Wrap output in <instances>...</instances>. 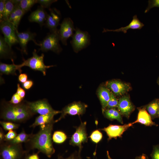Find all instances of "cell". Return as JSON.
<instances>
[{"mask_svg": "<svg viewBox=\"0 0 159 159\" xmlns=\"http://www.w3.org/2000/svg\"><path fill=\"white\" fill-rule=\"evenodd\" d=\"M87 159H91V158L90 157H87Z\"/></svg>", "mask_w": 159, "mask_h": 159, "instance_id": "obj_48", "label": "cell"}, {"mask_svg": "<svg viewBox=\"0 0 159 159\" xmlns=\"http://www.w3.org/2000/svg\"><path fill=\"white\" fill-rule=\"evenodd\" d=\"M110 90L104 86H100L98 89L97 94L102 105V112L106 109L111 95Z\"/></svg>", "mask_w": 159, "mask_h": 159, "instance_id": "obj_20", "label": "cell"}, {"mask_svg": "<svg viewBox=\"0 0 159 159\" xmlns=\"http://www.w3.org/2000/svg\"><path fill=\"white\" fill-rule=\"evenodd\" d=\"M38 152L37 153H33L32 154H29L27 155L25 157V159H39L38 154Z\"/></svg>", "mask_w": 159, "mask_h": 159, "instance_id": "obj_45", "label": "cell"}, {"mask_svg": "<svg viewBox=\"0 0 159 159\" xmlns=\"http://www.w3.org/2000/svg\"><path fill=\"white\" fill-rule=\"evenodd\" d=\"M75 31L71 43L74 52L77 53L89 45L90 36L87 32L83 31L77 27Z\"/></svg>", "mask_w": 159, "mask_h": 159, "instance_id": "obj_6", "label": "cell"}, {"mask_svg": "<svg viewBox=\"0 0 159 159\" xmlns=\"http://www.w3.org/2000/svg\"><path fill=\"white\" fill-rule=\"evenodd\" d=\"M75 30L73 22L71 19L64 18L60 24V28L58 30L60 40L63 44L67 45V40L70 37H72Z\"/></svg>", "mask_w": 159, "mask_h": 159, "instance_id": "obj_10", "label": "cell"}, {"mask_svg": "<svg viewBox=\"0 0 159 159\" xmlns=\"http://www.w3.org/2000/svg\"><path fill=\"white\" fill-rule=\"evenodd\" d=\"M23 100L16 92L13 95L10 100L9 102L11 104L16 105L21 103Z\"/></svg>", "mask_w": 159, "mask_h": 159, "instance_id": "obj_38", "label": "cell"}, {"mask_svg": "<svg viewBox=\"0 0 159 159\" xmlns=\"http://www.w3.org/2000/svg\"><path fill=\"white\" fill-rule=\"evenodd\" d=\"M0 123L4 130L9 131L16 129L20 125L19 124L10 121H0Z\"/></svg>", "mask_w": 159, "mask_h": 159, "instance_id": "obj_31", "label": "cell"}, {"mask_svg": "<svg viewBox=\"0 0 159 159\" xmlns=\"http://www.w3.org/2000/svg\"><path fill=\"white\" fill-rule=\"evenodd\" d=\"M87 106L80 102H74L65 107L61 111V115L59 118L55 120L57 122L64 118L67 115H77L79 116L84 114Z\"/></svg>", "mask_w": 159, "mask_h": 159, "instance_id": "obj_9", "label": "cell"}, {"mask_svg": "<svg viewBox=\"0 0 159 159\" xmlns=\"http://www.w3.org/2000/svg\"><path fill=\"white\" fill-rule=\"evenodd\" d=\"M20 0H6L3 18L2 20H8L9 18L14 10L16 4Z\"/></svg>", "mask_w": 159, "mask_h": 159, "instance_id": "obj_27", "label": "cell"}, {"mask_svg": "<svg viewBox=\"0 0 159 159\" xmlns=\"http://www.w3.org/2000/svg\"><path fill=\"white\" fill-rule=\"evenodd\" d=\"M60 40L58 33L57 31L50 32L49 33L42 41L38 43L37 45L40 47L39 51L41 50L43 52L49 51L59 54L62 50L59 43Z\"/></svg>", "mask_w": 159, "mask_h": 159, "instance_id": "obj_4", "label": "cell"}, {"mask_svg": "<svg viewBox=\"0 0 159 159\" xmlns=\"http://www.w3.org/2000/svg\"><path fill=\"white\" fill-rule=\"evenodd\" d=\"M35 114L29 108L26 100H23L16 105L11 104L4 100L1 102L0 118L4 121L22 123Z\"/></svg>", "mask_w": 159, "mask_h": 159, "instance_id": "obj_1", "label": "cell"}, {"mask_svg": "<svg viewBox=\"0 0 159 159\" xmlns=\"http://www.w3.org/2000/svg\"><path fill=\"white\" fill-rule=\"evenodd\" d=\"M105 117L108 119L112 120H116L121 124H123L121 115L115 108L106 109L102 112Z\"/></svg>", "mask_w": 159, "mask_h": 159, "instance_id": "obj_26", "label": "cell"}, {"mask_svg": "<svg viewBox=\"0 0 159 159\" xmlns=\"http://www.w3.org/2000/svg\"><path fill=\"white\" fill-rule=\"evenodd\" d=\"M1 159H21L26 153L21 144H12L4 142L0 143Z\"/></svg>", "mask_w": 159, "mask_h": 159, "instance_id": "obj_3", "label": "cell"}, {"mask_svg": "<svg viewBox=\"0 0 159 159\" xmlns=\"http://www.w3.org/2000/svg\"><path fill=\"white\" fill-rule=\"evenodd\" d=\"M158 118H159V111L158 113Z\"/></svg>", "mask_w": 159, "mask_h": 159, "instance_id": "obj_49", "label": "cell"}, {"mask_svg": "<svg viewBox=\"0 0 159 159\" xmlns=\"http://www.w3.org/2000/svg\"><path fill=\"white\" fill-rule=\"evenodd\" d=\"M118 103L119 100L116 97V96L111 92V97L106 109L117 108Z\"/></svg>", "mask_w": 159, "mask_h": 159, "instance_id": "obj_33", "label": "cell"}, {"mask_svg": "<svg viewBox=\"0 0 159 159\" xmlns=\"http://www.w3.org/2000/svg\"><path fill=\"white\" fill-rule=\"evenodd\" d=\"M34 82L33 81L31 80L26 81L25 82L22 84V86L24 89L28 90L30 89L33 86Z\"/></svg>", "mask_w": 159, "mask_h": 159, "instance_id": "obj_40", "label": "cell"}, {"mask_svg": "<svg viewBox=\"0 0 159 159\" xmlns=\"http://www.w3.org/2000/svg\"><path fill=\"white\" fill-rule=\"evenodd\" d=\"M154 7H159V0H149L148 6L145 10V13H146Z\"/></svg>", "mask_w": 159, "mask_h": 159, "instance_id": "obj_37", "label": "cell"}, {"mask_svg": "<svg viewBox=\"0 0 159 159\" xmlns=\"http://www.w3.org/2000/svg\"><path fill=\"white\" fill-rule=\"evenodd\" d=\"M82 150V149H79L78 151H75L66 158H64L61 155H58L57 159H82L81 155Z\"/></svg>", "mask_w": 159, "mask_h": 159, "instance_id": "obj_34", "label": "cell"}, {"mask_svg": "<svg viewBox=\"0 0 159 159\" xmlns=\"http://www.w3.org/2000/svg\"><path fill=\"white\" fill-rule=\"evenodd\" d=\"M145 107L151 116L152 119L158 118L159 99L153 100L147 105Z\"/></svg>", "mask_w": 159, "mask_h": 159, "instance_id": "obj_25", "label": "cell"}, {"mask_svg": "<svg viewBox=\"0 0 159 159\" xmlns=\"http://www.w3.org/2000/svg\"><path fill=\"white\" fill-rule=\"evenodd\" d=\"M6 1V0L0 1V21L2 20L3 18Z\"/></svg>", "mask_w": 159, "mask_h": 159, "instance_id": "obj_41", "label": "cell"}, {"mask_svg": "<svg viewBox=\"0 0 159 159\" xmlns=\"http://www.w3.org/2000/svg\"><path fill=\"white\" fill-rule=\"evenodd\" d=\"M118 100L117 110L121 115L128 118L135 108L131 101L129 95L126 94L121 97Z\"/></svg>", "mask_w": 159, "mask_h": 159, "instance_id": "obj_13", "label": "cell"}, {"mask_svg": "<svg viewBox=\"0 0 159 159\" xmlns=\"http://www.w3.org/2000/svg\"><path fill=\"white\" fill-rule=\"evenodd\" d=\"M67 136L63 132L61 131H55L52 136L53 141L57 144H61L64 142L67 139Z\"/></svg>", "mask_w": 159, "mask_h": 159, "instance_id": "obj_29", "label": "cell"}, {"mask_svg": "<svg viewBox=\"0 0 159 159\" xmlns=\"http://www.w3.org/2000/svg\"><path fill=\"white\" fill-rule=\"evenodd\" d=\"M32 56L19 65L20 68L24 66H27L31 69L41 72L44 76L46 75V69L51 67L54 66V65H46L44 62V54H42L41 55H38L37 50L34 49L32 52Z\"/></svg>", "mask_w": 159, "mask_h": 159, "instance_id": "obj_5", "label": "cell"}, {"mask_svg": "<svg viewBox=\"0 0 159 159\" xmlns=\"http://www.w3.org/2000/svg\"><path fill=\"white\" fill-rule=\"evenodd\" d=\"M150 156L151 159H159V145L153 146Z\"/></svg>", "mask_w": 159, "mask_h": 159, "instance_id": "obj_39", "label": "cell"}, {"mask_svg": "<svg viewBox=\"0 0 159 159\" xmlns=\"http://www.w3.org/2000/svg\"><path fill=\"white\" fill-rule=\"evenodd\" d=\"M55 123L53 120L50 123L40 126L39 131L33 134L30 140L27 143L29 144V148L37 149L39 152L44 154L50 158L55 153L52 143V132L53 125Z\"/></svg>", "mask_w": 159, "mask_h": 159, "instance_id": "obj_2", "label": "cell"}, {"mask_svg": "<svg viewBox=\"0 0 159 159\" xmlns=\"http://www.w3.org/2000/svg\"><path fill=\"white\" fill-rule=\"evenodd\" d=\"M33 134H26L25 131L23 130L20 133L17 134L13 140L7 142L15 144H21L22 143H27L30 140Z\"/></svg>", "mask_w": 159, "mask_h": 159, "instance_id": "obj_28", "label": "cell"}, {"mask_svg": "<svg viewBox=\"0 0 159 159\" xmlns=\"http://www.w3.org/2000/svg\"><path fill=\"white\" fill-rule=\"evenodd\" d=\"M61 111L56 110L55 112L44 115H40L37 117L34 123L30 127L34 128L36 126L44 125L54 120V117L56 115L61 113Z\"/></svg>", "mask_w": 159, "mask_h": 159, "instance_id": "obj_22", "label": "cell"}, {"mask_svg": "<svg viewBox=\"0 0 159 159\" xmlns=\"http://www.w3.org/2000/svg\"><path fill=\"white\" fill-rule=\"evenodd\" d=\"M49 10V13L48 14L45 25L50 32L57 31L58 30L57 27L61 18L60 11L55 8H50Z\"/></svg>", "mask_w": 159, "mask_h": 159, "instance_id": "obj_15", "label": "cell"}, {"mask_svg": "<svg viewBox=\"0 0 159 159\" xmlns=\"http://www.w3.org/2000/svg\"><path fill=\"white\" fill-rule=\"evenodd\" d=\"M5 134L2 129L0 127V143L4 141Z\"/></svg>", "mask_w": 159, "mask_h": 159, "instance_id": "obj_46", "label": "cell"}, {"mask_svg": "<svg viewBox=\"0 0 159 159\" xmlns=\"http://www.w3.org/2000/svg\"><path fill=\"white\" fill-rule=\"evenodd\" d=\"M107 155L108 159H112L110 156L108 151H107ZM136 159H148V156L144 154L136 158Z\"/></svg>", "mask_w": 159, "mask_h": 159, "instance_id": "obj_44", "label": "cell"}, {"mask_svg": "<svg viewBox=\"0 0 159 159\" xmlns=\"http://www.w3.org/2000/svg\"><path fill=\"white\" fill-rule=\"evenodd\" d=\"M17 37L21 47V51L22 53L27 54V45L30 41H32L37 45L35 38L36 36L35 33H32L29 30L23 32H19L17 29L16 30Z\"/></svg>", "mask_w": 159, "mask_h": 159, "instance_id": "obj_16", "label": "cell"}, {"mask_svg": "<svg viewBox=\"0 0 159 159\" xmlns=\"http://www.w3.org/2000/svg\"><path fill=\"white\" fill-rule=\"evenodd\" d=\"M105 85V86L116 96L122 97L126 94L131 89L129 83L120 80L108 81L106 82Z\"/></svg>", "mask_w": 159, "mask_h": 159, "instance_id": "obj_11", "label": "cell"}, {"mask_svg": "<svg viewBox=\"0 0 159 159\" xmlns=\"http://www.w3.org/2000/svg\"><path fill=\"white\" fill-rule=\"evenodd\" d=\"M102 134L97 129L93 131L89 137L93 143L97 144L102 139Z\"/></svg>", "mask_w": 159, "mask_h": 159, "instance_id": "obj_32", "label": "cell"}, {"mask_svg": "<svg viewBox=\"0 0 159 159\" xmlns=\"http://www.w3.org/2000/svg\"><path fill=\"white\" fill-rule=\"evenodd\" d=\"M48 14L44 8L40 6L31 13L28 17V19L31 22L38 23L42 27L45 25Z\"/></svg>", "mask_w": 159, "mask_h": 159, "instance_id": "obj_17", "label": "cell"}, {"mask_svg": "<svg viewBox=\"0 0 159 159\" xmlns=\"http://www.w3.org/2000/svg\"><path fill=\"white\" fill-rule=\"evenodd\" d=\"M12 64H8L0 62V72L1 74H5L7 75L12 74L16 75V71L18 70L20 73H21L22 71L20 69L19 65H16L14 62V60H11Z\"/></svg>", "mask_w": 159, "mask_h": 159, "instance_id": "obj_24", "label": "cell"}, {"mask_svg": "<svg viewBox=\"0 0 159 159\" xmlns=\"http://www.w3.org/2000/svg\"><path fill=\"white\" fill-rule=\"evenodd\" d=\"M21 0L16 4L14 10L10 15L8 20L17 29L20 21L25 14L19 6Z\"/></svg>", "mask_w": 159, "mask_h": 159, "instance_id": "obj_23", "label": "cell"}, {"mask_svg": "<svg viewBox=\"0 0 159 159\" xmlns=\"http://www.w3.org/2000/svg\"><path fill=\"white\" fill-rule=\"evenodd\" d=\"M16 132L13 130H10L5 135L4 141L9 142L13 140L17 136Z\"/></svg>", "mask_w": 159, "mask_h": 159, "instance_id": "obj_36", "label": "cell"}, {"mask_svg": "<svg viewBox=\"0 0 159 159\" xmlns=\"http://www.w3.org/2000/svg\"><path fill=\"white\" fill-rule=\"evenodd\" d=\"M86 125V121L81 122L80 125L75 127V131L69 140L70 145L78 147L79 149L82 150V144L87 143L88 140Z\"/></svg>", "mask_w": 159, "mask_h": 159, "instance_id": "obj_7", "label": "cell"}, {"mask_svg": "<svg viewBox=\"0 0 159 159\" xmlns=\"http://www.w3.org/2000/svg\"><path fill=\"white\" fill-rule=\"evenodd\" d=\"M0 28L5 41L10 47L19 43L16 34V29L8 20L0 21Z\"/></svg>", "mask_w": 159, "mask_h": 159, "instance_id": "obj_8", "label": "cell"}, {"mask_svg": "<svg viewBox=\"0 0 159 159\" xmlns=\"http://www.w3.org/2000/svg\"><path fill=\"white\" fill-rule=\"evenodd\" d=\"M56 0H37V3H39L44 8L50 9L52 3L57 1Z\"/></svg>", "mask_w": 159, "mask_h": 159, "instance_id": "obj_35", "label": "cell"}, {"mask_svg": "<svg viewBox=\"0 0 159 159\" xmlns=\"http://www.w3.org/2000/svg\"><path fill=\"white\" fill-rule=\"evenodd\" d=\"M0 57L1 59H13L14 53L10 47L5 41L4 37H0Z\"/></svg>", "mask_w": 159, "mask_h": 159, "instance_id": "obj_21", "label": "cell"}, {"mask_svg": "<svg viewBox=\"0 0 159 159\" xmlns=\"http://www.w3.org/2000/svg\"><path fill=\"white\" fill-rule=\"evenodd\" d=\"M157 83L159 85V77L158 78L157 80Z\"/></svg>", "mask_w": 159, "mask_h": 159, "instance_id": "obj_47", "label": "cell"}, {"mask_svg": "<svg viewBox=\"0 0 159 159\" xmlns=\"http://www.w3.org/2000/svg\"><path fill=\"white\" fill-rule=\"evenodd\" d=\"M27 103L31 110L34 114L44 115L55 112L46 99L30 102Z\"/></svg>", "mask_w": 159, "mask_h": 159, "instance_id": "obj_12", "label": "cell"}, {"mask_svg": "<svg viewBox=\"0 0 159 159\" xmlns=\"http://www.w3.org/2000/svg\"><path fill=\"white\" fill-rule=\"evenodd\" d=\"M27 79L28 75L25 73L20 74L18 77V81L22 84L26 82Z\"/></svg>", "mask_w": 159, "mask_h": 159, "instance_id": "obj_43", "label": "cell"}, {"mask_svg": "<svg viewBox=\"0 0 159 159\" xmlns=\"http://www.w3.org/2000/svg\"><path fill=\"white\" fill-rule=\"evenodd\" d=\"M132 18L133 19L130 24L126 26L121 27L115 29H109L104 28L102 32H122L125 34L127 32V30L130 29H140L144 26V24L139 20L137 15H134Z\"/></svg>", "mask_w": 159, "mask_h": 159, "instance_id": "obj_18", "label": "cell"}, {"mask_svg": "<svg viewBox=\"0 0 159 159\" xmlns=\"http://www.w3.org/2000/svg\"><path fill=\"white\" fill-rule=\"evenodd\" d=\"M36 3H37V0H21L19 6L25 14L30 10L31 8Z\"/></svg>", "mask_w": 159, "mask_h": 159, "instance_id": "obj_30", "label": "cell"}, {"mask_svg": "<svg viewBox=\"0 0 159 159\" xmlns=\"http://www.w3.org/2000/svg\"><path fill=\"white\" fill-rule=\"evenodd\" d=\"M133 125L132 123L125 124L123 125H117L110 124L106 127L100 129L104 131L108 136V140L112 138L116 139L121 137L123 132Z\"/></svg>", "mask_w": 159, "mask_h": 159, "instance_id": "obj_14", "label": "cell"}, {"mask_svg": "<svg viewBox=\"0 0 159 159\" xmlns=\"http://www.w3.org/2000/svg\"><path fill=\"white\" fill-rule=\"evenodd\" d=\"M16 92L21 98L24 100L25 97V91L20 87L19 84H17V89Z\"/></svg>", "mask_w": 159, "mask_h": 159, "instance_id": "obj_42", "label": "cell"}, {"mask_svg": "<svg viewBox=\"0 0 159 159\" xmlns=\"http://www.w3.org/2000/svg\"><path fill=\"white\" fill-rule=\"evenodd\" d=\"M138 110L137 118L135 121L132 122L133 125L139 123L147 126H158L152 121L151 116L145 107L138 108Z\"/></svg>", "mask_w": 159, "mask_h": 159, "instance_id": "obj_19", "label": "cell"}]
</instances>
